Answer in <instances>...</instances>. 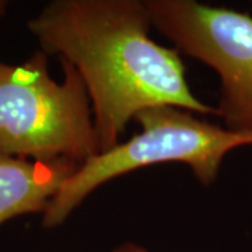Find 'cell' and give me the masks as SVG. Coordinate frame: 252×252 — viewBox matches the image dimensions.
Here are the masks:
<instances>
[{
    "label": "cell",
    "instance_id": "obj_1",
    "mask_svg": "<svg viewBox=\"0 0 252 252\" xmlns=\"http://www.w3.org/2000/svg\"><path fill=\"white\" fill-rule=\"evenodd\" d=\"M146 1L56 0L28 21L45 54L79 72L89 94L98 153L119 143L127 122L146 108L172 105L216 114L189 89L175 48L149 35Z\"/></svg>",
    "mask_w": 252,
    "mask_h": 252
},
{
    "label": "cell",
    "instance_id": "obj_2",
    "mask_svg": "<svg viewBox=\"0 0 252 252\" xmlns=\"http://www.w3.org/2000/svg\"><path fill=\"white\" fill-rule=\"evenodd\" d=\"M61 63L62 83L51 79L42 51L20 64L0 62V156L81 165L98 153L86 86Z\"/></svg>",
    "mask_w": 252,
    "mask_h": 252
},
{
    "label": "cell",
    "instance_id": "obj_3",
    "mask_svg": "<svg viewBox=\"0 0 252 252\" xmlns=\"http://www.w3.org/2000/svg\"><path fill=\"white\" fill-rule=\"evenodd\" d=\"M140 132L107 152L94 154L79 165L44 212L42 225L62 224L81 202L105 182L143 167L184 162L203 185H212L225 154L252 144V136L237 133L193 117L190 111L158 105L135 118Z\"/></svg>",
    "mask_w": 252,
    "mask_h": 252
},
{
    "label": "cell",
    "instance_id": "obj_4",
    "mask_svg": "<svg viewBox=\"0 0 252 252\" xmlns=\"http://www.w3.org/2000/svg\"><path fill=\"white\" fill-rule=\"evenodd\" d=\"M152 26L180 54L220 77L217 115L224 127L252 136V17L195 0H147Z\"/></svg>",
    "mask_w": 252,
    "mask_h": 252
},
{
    "label": "cell",
    "instance_id": "obj_5",
    "mask_svg": "<svg viewBox=\"0 0 252 252\" xmlns=\"http://www.w3.org/2000/svg\"><path fill=\"white\" fill-rule=\"evenodd\" d=\"M77 168V164L69 161L0 156V225L21 215L44 213Z\"/></svg>",
    "mask_w": 252,
    "mask_h": 252
},
{
    "label": "cell",
    "instance_id": "obj_6",
    "mask_svg": "<svg viewBox=\"0 0 252 252\" xmlns=\"http://www.w3.org/2000/svg\"><path fill=\"white\" fill-rule=\"evenodd\" d=\"M114 252H149L146 248L143 247H140V245H137V244L133 243H126L122 244L121 247H118L117 250Z\"/></svg>",
    "mask_w": 252,
    "mask_h": 252
},
{
    "label": "cell",
    "instance_id": "obj_7",
    "mask_svg": "<svg viewBox=\"0 0 252 252\" xmlns=\"http://www.w3.org/2000/svg\"><path fill=\"white\" fill-rule=\"evenodd\" d=\"M4 10H6V1H1L0 0V14H3Z\"/></svg>",
    "mask_w": 252,
    "mask_h": 252
},
{
    "label": "cell",
    "instance_id": "obj_8",
    "mask_svg": "<svg viewBox=\"0 0 252 252\" xmlns=\"http://www.w3.org/2000/svg\"><path fill=\"white\" fill-rule=\"evenodd\" d=\"M1 16H3V14H0V17H1Z\"/></svg>",
    "mask_w": 252,
    "mask_h": 252
}]
</instances>
